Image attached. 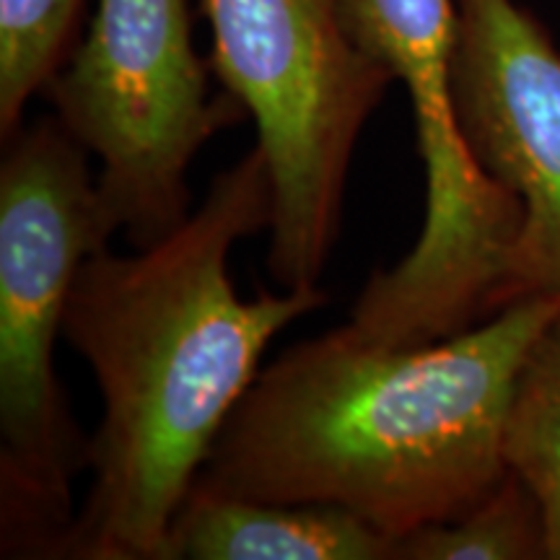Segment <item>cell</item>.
Masks as SVG:
<instances>
[{
	"label": "cell",
	"mask_w": 560,
	"mask_h": 560,
	"mask_svg": "<svg viewBox=\"0 0 560 560\" xmlns=\"http://www.w3.org/2000/svg\"><path fill=\"white\" fill-rule=\"evenodd\" d=\"M397 560H548L542 506L527 482L509 470L459 520L400 537Z\"/></svg>",
	"instance_id": "30bf717a"
},
{
	"label": "cell",
	"mask_w": 560,
	"mask_h": 560,
	"mask_svg": "<svg viewBox=\"0 0 560 560\" xmlns=\"http://www.w3.org/2000/svg\"><path fill=\"white\" fill-rule=\"evenodd\" d=\"M454 102L480 170L522 206L490 314L560 293V47L516 0H457Z\"/></svg>",
	"instance_id": "52a82bcc"
},
{
	"label": "cell",
	"mask_w": 560,
	"mask_h": 560,
	"mask_svg": "<svg viewBox=\"0 0 560 560\" xmlns=\"http://www.w3.org/2000/svg\"><path fill=\"white\" fill-rule=\"evenodd\" d=\"M202 13L210 68L252 115L270 166L268 268L285 291L317 289L355 143L395 75L353 37L346 0H202Z\"/></svg>",
	"instance_id": "277c9868"
},
{
	"label": "cell",
	"mask_w": 560,
	"mask_h": 560,
	"mask_svg": "<svg viewBox=\"0 0 560 560\" xmlns=\"http://www.w3.org/2000/svg\"><path fill=\"white\" fill-rule=\"evenodd\" d=\"M86 0H0V132L9 138L26 104L73 50Z\"/></svg>",
	"instance_id": "8fae6325"
},
{
	"label": "cell",
	"mask_w": 560,
	"mask_h": 560,
	"mask_svg": "<svg viewBox=\"0 0 560 560\" xmlns=\"http://www.w3.org/2000/svg\"><path fill=\"white\" fill-rule=\"evenodd\" d=\"M0 164V537L3 558H60L89 441L55 374L81 265L115 234L89 151L55 115L19 125Z\"/></svg>",
	"instance_id": "3957f363"
},
{
	"label": "cell",
	"mask_w": 560,
	"mask_h": 560,
	"mask_svg": "<svg viewBox=\"0 0 560 560\" xmlns=\"http://www.w3.org/2000/svg\"><path fill=\"white\" fill-rule=\"evenodd\" d=\"M164 560H397V540L346 509L190 488Z\"/></svg>",
	"instance_id": "ba28073f"
},
{
	"label": "cell",
	"mask_w": 560,
	"mask_h": 560,
	"mask_svg": "<svg viewBox=\"0 0 560 560\" xmlns=\"http://www.w3.org/2000/svg\"><path fill=\"white\" fill-rule=\"evenodd\" d=\"M348 24L405 83L425 170L418 242L395 268L374 272L380 310L418 332L472 325L499 289L522 206L490 179L462 136L454 102L457 0H346Z\"/></svg>",
	"instance_id": "8992f818"
},
{
	"label": "cell",
	"mask_w": 560,
	"mask_h": 560,
	"mask_svg": "<svg viewBox=\"0 0 560 560\" xmlns=\"http://www.w3.org/2000/svg\"><path fill=\"white\" fill-rule=\"evenodd\" d=\"M560 293L452 338L384 348L348 325L255 376L192 486L346 509L384 535L459 520L506 478V416L524 353Z\"/></svg>",
	"instance_id": "7a4b0ae2"
},
{
	"label": "cell",
	"mask_w": 560,
	"mask_h": 560,
	"mask_svg": "<svg viewBox=\"0 0 560 560\" xmlns=\"http://www.w3.org/2000/svg\"><path fill=\"white\" fill-rule=\"evenodd\" d=\"M42 94L102 161L96 195L136 249L187 221L192 159L247 115L226 91L210 96L187 0H96L86 37Z\"/></svg>",
	"instance_id": "5b68a950"
},
{
	"label": "cell",
	"mask_w": 560,
	"mask_h": 560,
	"mask_svg": "<svg viewBox=\"0 0 560 560\" xmlns=\"http://www.w3.org/2000/svg\"><path fill=\"white\" fill-rule=\"evenodd\" d=\"M503 452L540 501L548 560H560V310L524 353L511 392Z\"/></svg>",
	"instance_id": "9c48e42d"
},
{
	"label": "cell",
	"mask_w": 560,
	"mask_h": 560,
	"mask_svg": "<svg viewBox=\"0 0 560 560\" xmlns=\"http://www.w3.org/2000/svg\"><path fill=\"white\" fill-rule=\"evenodd\" d=\"M272 210L270 166L255 145L166 240L128 257L100 249L81 265L62 338L100 384L104 418L60 558L164 560L174 516L268 342L327 304L322 289L236 296L231 249L270 229Z\"/></svg>",
	"instance_id": "6da1fadb"
}]
</instances>
